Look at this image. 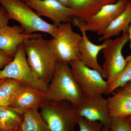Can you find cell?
<instances>
[{
	"label": "cell",
	"instance_id": "3",
	"mask_svg": "<svg viewBox=\"0 0 131 131\" xmlns=\"http://www.w3.org/2000/svg\"><path fill=\"white\" fill-rule=\"evenodd\" d=\"M9 19L20 24L25 33L32 34L36 32L46 33L54 38L58 27L45 21L22 0H0Z\"/></svg>",
	"mask_w": 131,
	"mask_h": 131
},
{
	"label": "cell",
	"instance_id": "14",
	"mask_svg": "<svg viewBox=\"0 0 131 131\" xmlns=\"http://www.w3.org/2000/svg\"><path fill=\"white\" fill-rule=\"evenodd\" d=\"M81 32L82 39L79 45L80 61L85 65L99 72L104 78H105L102 67L98 62V56L100 52L108 45L112 39L103 41L102 44H94L91 42L87 36L86 31Z\"/></svg>",
	"mask_w": 131,
	"mask_h": 131
},
{
	"label": "cell",
	"instance_id": "12",
	"mask_svg": "<svg viewBox=\"0 0 131 131\" xmlns=\"http://www.w3.org/2000/svg\"><path fill=\"white\" fill-rule=\"evenodd\" d=\"M42 36L40 34L26 33L20 26L7 25L0 27V50L13 59L20 44L30 39Z\"/></svg>",
	"mask_w": 131,
	"mask_h": 131
},
{
	"label": "cell",
	"instance_id": "8",
	"mask_svg": "<svg viewBox=\"0 0 131 131\" xmlns=\"http://www.w3.org/2000/svg\"><path fill=\"white\" fill-rule=\"evenodd\" d=\"M129 40L128 33H123L119 37L111 40L102 50L104 61L102 67L108 86L126 65L127 61L123 56L122 50Z\"/></svg>",
	"mask_w": 131,
	"mask_h": 131
},
{
	"label": "cell",
	"instance_id": "17",
	"mask_svg": "<svg viewBox=\"0 0 131 131\" xmlns=\"http://www.w3.org/2000/svg\"><path fill=\"white\" fill-rule=\"evenodd\" d=\"M131 23V0H129L124 12L113 20L99 38V42L119 36L122 32L128 33Z\"/></svg>",
	"mask_w": 131,
	"mask_h": 131
},
{
	"label": "cell",
	"instance_id": "29",
	"mask_svg": "<svg viewBox=\"0 0 131 131\" xmlns=\"http://www.w3.org/2000/svg\"><path fill=\"white\" fill-rule=\"evenodd\" d=\"M102 131H111V130L109 127L103 126Z\"/></svg>",
	"mask_w": 131,
	"mask_h": 131
},
{
	"label": "cell",
	"instance_id": "22",
	"mask_svg": "<svg viewBox=\"0 0 131 131\" xmlns=\"http://www.w3.org/2000/svg\"><path fill=\"white\" fill-rule=\"evenodd\" d=\"M77 125L79 131H102L103 127L100 122L91 121L81 117H78Z\"/></svg>",
	"mask_w": 131,
	"mask_h": 131
},
{
	"label": "cell",
	"instance_id": "28",
	"mask_svg": "<svg viewBox=\"0 0 131 131\" xmlns=\"http://www.w3.org/2000/svg\"><path fill=\"white\" fill-rule=\"evenodd\" d=\"M128 34H129V40L130 41V48L131 50V23L129 26V30H128ZM129 57H131V53L130 55L128 56Z\"/></svg>",
	"mask_w": 131,
	"mask_h": 131
},
{
	"label": "cell",
	"instance_id": "21",
	"mask_svg": "<svg viewBox=\"0 0 131 131\" xmlns=\"http://www.w3.org/2000/svg\"><path fill=\"white\" fill-rule=\"evenodd\" d=\"M126 58L127 62L124 69L108 86V94L123 88L131 80V57L127 56Z\"/></svg>",
	"mask_w": 131,
	"mask_h": 131
},
{
	"label": "cell",
	"instance_id": "23",
	"mask_svg": "<svg viewBox=\"0 0 131 131\" xmlns=\"http://www.w3.org/2000/svg\"><path fill=\"white\" fill-rule=\"evenodd\" d=\"M110 129L111 131H131V126L127 118H112Z\"/></svg>",
	"mask_w": 131,
	"mask_h": 131
},
{
	"label": "cell",
	"instance_id": "15",
	"mask_svg": "<svg viewBox=\"0 0 131 131\" xmlns=\"http://www.w3.org/2000/svg\"><path fill=\"white\" fill-rule=\"evenodd\" d=\"M118 0H71V8L75 14L71 24H83L96 14L103 6L115 3Z\"/></svg>",
	"mask_w": 131,
	"mask_h": 131
},
{
	"label": "cell",
	"instance_id": "6",
	"mask_svg": "<svg viewBox=\"0 0 131 131\" xmlns=\"http://www.w3.org/2000/svg\"><path fill=\"white\" fill-rule=\"evenodd\" d=\"M68 64L85 98L108 94L107 82L98 71L89 68L80 60L70 61Z\"/></svg>",
	"mask_w": 131,
	"mask_h": 131
},
{
	"label": "cell",
	"instance_id": "1",
	"mask_svg": "<svg viewBox=\"0 0 131 131\" xmlns=\"http://www.w3.org/2000/svg\"><path fill=\"white\" fill-rule=\"evenodd\" d=\"M68 63L58 61L54 76L45 92L46 101H66L78 107L85 98Z\"/></svg>",
	"mask_w": 131,
	"mask_h": 131
},
{
	"label": "cell",
	"instance_id": "18",
	"mask_svg": "<svg viewBox=\"0 0 131 131\" xmlns=\"http://www.w3.org/2000/svg\"><path fill=\"white\" fill-rule=\"evenodd\" d=\"M39 109L32 108L24 113L23 121L18 131H50Z\"/></svg>",
	"mask_w": 131,
	"mask_h": 131
},
{
	"label": "cell",
	"instance_id": "10",
	"mask_svg": "<svg viewBox=\"0 0 131 131\" xmlns=\"http://www.w3.org/2000/svg\"><path fill=\"white\" fill-rule=\"evenodd\" d=\"M25 3L39 16L50 19L57 27L62 23H71L74 16L72 8L64 6L56 0H29Z\"/></svg>",
	"mask_w": 131,
	"mask_h": 131
},
{
	"label": "cell",
	"instance_id": "30",
	"mask_svg": "<svg viewBox=\"0 0 131 131\" xmlns=\"http://www.w3.org/2000/svg\"><path fill=\"white\" fill-rule=\"evenodd\" d=\"M127 118L128 121H129V123H130V125L131 126V116L127 117Z\"/></svg>",
	"mask_w": 131,
	"mask_h": 131
},
{
	"label": "cell",
	"instance_id": "35",
	"mask_svg": "<svg viewBox=\"0 0 131 131\" xmlns=\"http://www.w3.org/2000/svg\"><path fill=\"white\" fill-rule=\"evenodd\" d=\"M126 1H129V0H126Z\"/></svg>",
	"mask_w": 131,
	"mask_h": 131
},
{
	"label": "cell",
	"instance_id": "33",
	"mask_svg": "<svg viewBox=\"0 0 131 131\" xmlns=\"http://www.w3.org/2000/svg\"><path fill=\"white\" fill-rule=\"evenodd\" d=\"M18 130L0 131H18Z\"/></svg>",
	"mask_w": 131,
	"mask_h": 131
},
{
	"label": "cell",
	"instance_id": "16",
	"mask_svg": "<svg viewBox=\"0 0 131 131\" xmlns=\"http://www.w3.org/2000/svg\"><path fill=\"white\" fill-rule=\"evenodd\" d=\"M107 98L108 111L112 118L131 116V93L124 88Z\"/></svg>",
	"mask_w": 131,
	"mask_h": 131
},
{
	"label": "cell",
	"instance_id": "9",
	"mask_svg": "<svg viewBox=\"0 0 131 131\" xmlns=\"http://www.w3.org/2000/svg\"><path fill=\"white\" fill-rule=\"evenodd\" d=\"M128 1L118 0L115 3L105 5L84 24L78 25L80 30L91 31L101 35L107 28L125 9Z\"/></svg>",
	"mask_w": 131,
	"mask_h": 131
},
{
	"label": "cell",
	"instance_id": "31",
	"mask_svg": "<svg viewBox=\"0 0 131 131\" xmlns=\"http://www.w3.org/2000/svg\"><path fill=\"white\" fill-rule=\"evenodd\" d=\"M6 79H1V80H0V84L2 82H3V81H4L5 80H6Z\"/></svg>",
	"mask_w": 131,
	"mask_h": 131
},
{
	"label": "cell",
	"instance_id": "32",
	"mask_svg": "<svg viewBox=\"0 0 131 131\" xmlns=\"http://www.w3.org/2000/svg\"><path fill=\"white\" fill-rule=\"evenodd\" d=\"M22 1H24V2H28V1H29V0H22Z\"/></svg>",
	"mask_w": 131,
	"mask_h": 131
},
{
	"label": "cell",
	"instance_id": "24",
	"mask_svg": "<svg viewBox=\"0 0 131 131\" xmlns=\"http://www.w3.org/2000/svg\"><path fill=\"white\" fill-rule=\"evenodd\" d=\"M9 20L6 11L2 6L0 8V27L7 25Z\"/></svg>",
	"mask_w": 131,
	"mask_h": 131
},
{
	"label": "cell",
	"instance_id": "19",
	"mask_svg": "<svg viewBox=\"0 0 131 131\" xmlns=\"http://www.w3.org/2000/svg\"><path fill=\"white\" fill-rule=\"evenodd\" d=\"M24 118V115L12 108L0 106V131L18 130Z\"/></svg>",
	"mask_w": 131,
	"mask_h": 131
},
{
	"label": "cell",
	"instance_id": "7",
	"mask_svg": "<svg viewBox=\"0 0 131 131\" xmlns=\"http://www.w3.org/2000/svg\"><path fill=\"white\" fill-rule=\"evenodd\" d=\"M82 39V35L73 30L71 23L66 22L58 27L56 35L49 40L58 61L68 63L80 60L78 49Z\"/></svg>",
	"mask_w": 131,
	"mask_h": 131
},
{
	"label": "cell",
	"instance_id": "11",
	"mask_svg": "<svg viewBox=\"0 0 131 131\" xmlns=\"http://www.w3.org/2000/svg\"><path fill=\"white\" fill-rule=\"evenodd\" d=\"M77 109L79 117L100 122L103 126L110 128L111 117L107 99L103 95L84 98Z\"/></svg>",
	"mask_w": 131,
	"mask_h": 131
},
{
	"label": "cell",
	"instance_id": "20",
	"mask_svg": "<svg viewBox=\"0 0 131 131\" xmlns=\"http://www.w3.org/2000/svg\"><path fill=\"white\" fill-rule=\"evenodd\" d=\"M21 84L18 81L10 78L0 84V106H9Z\"/></svg>",
	"mask_w": 131,
	"mask_h": 131
},
{
	"label": "cell",
	"instance_id": "25",
	"mask_svg": "<svg viewBox=\"0 0 131 131\" xmlns=\"http://www.w3.org/2000/svg\"><path fill=\"white\" fill-rule=\"evenodd\" d=\"M12 60L13 59L0 50V69L5 68L6 66L10 63Z\"/></svg>",
	"mask_w": 131,
	"mask_h": 131
},
{
	"label": "cell",
	"instance_id": "5",
	"mask_svg": "<svg viewBox=\"0 0 131 131\" xmlns=\"http://www.w3.org/2000/svg\"><path fill=\"white\" fill-rule=\"evenodd\" d=\"M7 78L17 80L21 84H27L45 92L49 86L37 77L33 72L27 59L24 43L19 46L12 62L1 70L0 80Z\"/></svg>",
	"mask_w": 131,
	"mask_h": 131
},
{
	"label": "cell",
	"instance_id": "2",
	"mask_svg": "<svg viewBox=\"0 0 131 131\" xmlns=\"http://www.w3.org/2000/svg\"><path fill=\"white\" fill-rule=\"evenodd\" d=\"M24 45L27 59L34 74L49 84L58 61L50 40L42 36L26 40Z\"/></svg>",
	"mask_w": 131,
	"mask_h": 131
},
{
	"label": "cell",
	"instance_id": "34",
	"mask_svg": "<svg viewBox=\"0 0 131 131\" xmlns=\"http://www.w3.org/2000/svg\"><path fill=\"white\" fill-rule=\"evenodd\" d=\"M1 70H0V73H1Z\"/></svg>",
	"mask_w": 131,
	"mask_h": 131
},
{
	"label": "cell",
	"instance_id": "26",
	"mask_svg": "<svg viewBox=\"0 0 131 131\" xmlns=\"http://www.w3.org/2000/svg\"><path fill=\"white\" fill-rule=\"evenodd\" d=\"M66 7L71 8V0H56Z\"/></svg>",
	"mask_w": 131,
	"mask_h": 131
},
{
	"label": "cell",
	"instance_id": "4",
	"mask_svg": "<svg viewBox=\"0 0 131 131\" xmlns=\"http://www.w3.org/2000/svg\"><path fill=\"white\" fill-rule=\"evenodd\" d=\"M39 108L50 131H74L79 116L70 102L45 100Z\"/></svg>",
	"mask_w": 131,
	"mask_h": 131
},
{
	"label": "cell",
	"instance_id": "13",
	"mask_svg": "<svg viewBox=\"0 0 131 131\" xmlns=\"http://www.w3.org/2000/svg\"><path fill=\"white\" fill-rule=\"evenodd\" d=\"M45 92L35 89L27 84H21L9 106L17 112L24 115L32 108H39L45 100Z\"/></svg>",
	"mask_w": 131,
	"mask_h": 131
},
{
	"label": "cell",
	"instance_id": "27",
	"mask_svg": "<svg viewBox=\"0 0 131 131\" xmlns=\"http://www.w3.org/2000/svg\"><path fill=\"white\" fill-rule=\"evenodd\" d=\"M123 88L127 90L131 93V80L128 82Z\"/></svg>",
	"mask_w": 131,
	"mask_h": 131
}]
</instances>
